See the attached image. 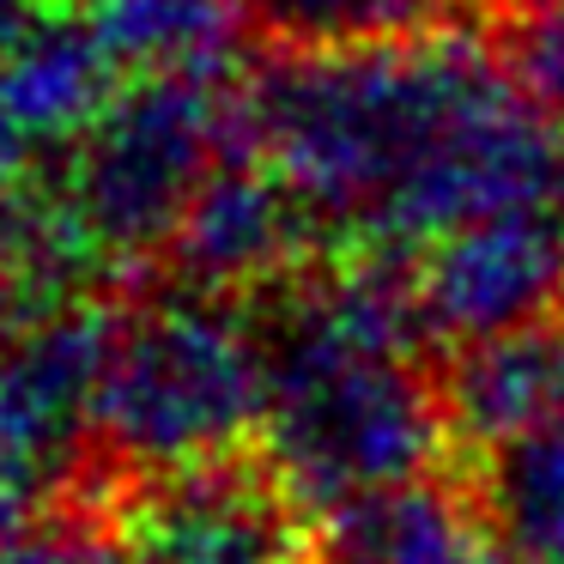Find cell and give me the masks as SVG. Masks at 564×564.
<instances>
[{"mask_svg":"<svg viewBox=\"0 0 564 564\" xmlns=\"http://www.w3.org/2000/svg\"><path fill=\"white\" fill-rule=\"evenodd\" d=\"M79 13L98 31L122 86L134 79L231 86L249 31L261 25L249 0H79Z\"/></svg>","mask_w":564,"mask_h":564,"instance_id":"obj_11","label":"cell"},{"mask_svg":"<svg viewBox=\"0 0 564 564\" xmlns=\"http://www.w3.org/2000/svg\"><path fill=\"white\" fill-rule=\"evenodd\" d=\"M413 297L425 334L479 346L534 328L564 304V200L474 219L413 256Z\"/></svg>","mask_w":564,"mask_h":564,"instance_id":"obj_6","label":"cell"},{"mask_svg":"<svg viewBox=\"0 0 564 564\" xmlns=\"http://www.w3.org/2000/svg\"><path fill=\"white\" fill-rule=\"evenodd\" d=\"M249 7L292 50H340V43L425 37L449 0H249Z\"/></svg>","mask_w":564,"mask_h":564,"instance_id":"obj_14","label":"cell"},{"mask_svg":"<svg viewBox=\"0 0 564 564\" xmlns=\"http://www.w3.org/2000/svg\"><path fill=\"white\" fill-rule=\"evenodd\" d=\"M31 19H37V0H0V50H7Z\"/></svg>","mask_w":564,"mask_h":564,"instance_id":"obj_17","label":"cell"},{"mask_svg":"<svg viewBox=\"0 0 564 564\" xmlns=\"http://www.w3.org/2000/svg\"><path fill=\"white\" fill-rule=\"evenodd\" d=\"M122 74L79 7L37 13L0 50V213L43 195L116 104Z\"/></svg>","mask_w":564,"mask_h":564,"instance_id":"obj_7","label":"cell"},{"mask_svg":"<svg viewBox=\"0 0 564 564\" xmlns=\"http://www.w3.org/2000/svg\"><path fill=\"white\" fill-rule=\"evenodd\" d=\"M437 389L455 443L479 462L564 425V322H534L498 340L455 346Z\"/></svg>","mask_w":564,"mask_h":564,"instance_id":"obj_10","label":"cell"},{"mask_svg":"<svg viewBox=\"0 0 564 564\" xmlns=\"http://www.w3.org/2000/svg\"><path fill=\"white\" fill-rule=\"evenodd\" d=\"M503 67L546 122H564V0H510Z\"/></svg>","mask_w":564,"mask_h":564,"instance_id":"obj_15","label":"cell"},{"mask_svg":"<svg viewBox=\"0 0 564 564\" xmlns=\"http://www.w3.org/2000/svg\"><path fill=\"white\" fill-rule=\"evenodd\" d=\"M25 316V304H19V285H13V273H7V261H0V328H7V316Z\"/></svg>","mask_w":564,"mask_h":564,"instance_id":"obj_18","label":"cell"},{"mask_svg":"<svg viewBox=\"0 0 564 564\" xmlns=\"http://www.w3.org/2000/svg\"><path fill=\"white\" fill-rule=\"evenodd\" d=\"M237 152H249V98L200 79H134L74 147L55 188L104 268L147 261L171 249L195 195Z\"/></svg>","mask_w":564,"mask_h":564,"instance_id":"obj_4","label":"cell"},{"mask_svg":"<svg viewBox=\"0 0 564 564\" xmlns=\"http://www.w3.org/2000/svg\"><path fill=\"white\" fill-rule=\"evenodd\" d=\"M268 413V340L225 297L152 292L116 316L91 406V479L237 455Z\"/></svg>","mask_w":564,"mask_h":564,"instance_id":"obj_3","label":"cell"},{"mask_svg":"<svg viewBox=\"0 0 564 564\" xmlns=\"http://www.w3.org/2000/svg\"><path fill=\"white\" fill-rule=\"evenodd\" d=\"M268 340L261 455L316 516L437 474L455 443L443 389L419 365L413 268L358 249L280 292Z\"/></svg>","mask_w":564,"mask_h":564,"instance_id":"obj_2","label":"cell"},{"mask_svg":"<svg viewBox=\"0 0 564 564\" xmlns=\"http://www.w3.org/2000/svg\"><path fill=\"white\" fill-rule=\"evenodd\" d=\"M249 152L370 256H419L491 213L558 207L564 147L479 43L292 50L249 91Z\"/></svg>","mask_w":564,"mask_h":564,"instance_id":"obj_1","label":"cell"},{"mask_svg":"<svg viewBox=\"0 0 564 564\" xmlns=\"http://www.w3.org/2000/svg\"><path fill=\"white\" fill-rule=\"evenodd\" d=\"M474 479L516 564H564V425L491 455Z\"/></svg>","mask_w":564,"mask_h":564,"instance_id":"obj_13","label":"cell"},{"mask_svg":"<svg viewBox=\"0 0 564 564\" xmlns=\"http://www.w3.org/2000/svg\"><path fill=\"white\" fill-rule=\"evenodd\" d=\"M79 449L91 455V419L67 406L13 340H0V540L50 516Z\"/></svg>","mask_w":564,"mask_h":564,"instance_id":"obj_12","label":"cell"},{"mask_svg":"<svg viewBox=\"0 0 564 564\" xmlns=\"http://www.w3.org/2000/svg\"><path fill=\"white\" fill-rule=\"evenodd\" d=\"M0 564H122L91 516H43L0 540Z\"/></svg>","mask_w":564,"mask_h":564,"instance_id":"obj_16","label":"cell"},{"mask_svg":"<svg viewBox=\"0 0 564 564\" xmlns=\"http://www.w3.org/2000/svg\"><path fill=\"white\" fill-rule=\"evenodd\" d=\"M322 564H516L479 479L425 474L322 516Z\"/></svg>","mask_w":564,"mask_h":564,"instance_id":"obj_9","label":"cell"},{"mask_svg":"<svg viewBox=\"0 0 564 564\" xmlns=\"http://www.w3.org/2000/svg\"><path fill=\"white\" fill-rule=\"evenodd\" d=\"M316 237L322 219L310 200L256 152H237L219 176L195 195L188 219L176 225L171 261L176 285L200 297H256V292H285L316 268Z\"/></svg>","mask_w":564,"mask_h":564,"instance_id":"obj_8","label":"cell"},{"mask_svg":"<svg viewBox=\"0 0 564 564\" xmlns=\"http://www.w3.org/2000/svg\"><path fill=\"white\" fill-rule=\"evenodd\" d=\"M558 316H564V304H558Z\"/></svg>","mask_w":564,"mask_h":564,"instance_id":"obj_19","label":"cell"},{"mask_svg":"<svg viewBox=\"0 0 564 564\" xmlns=\"http://www.w3.org/2000/svg\"><path fill=\"white\" fill-rule=\"evenodd\" d=\"M122 564H322L316 510L256 449L86 486Z\"/></svg>","mask_w":564,"mask_h":564,"instance_id":"obj_5","label":"cell"}]
</instances>
